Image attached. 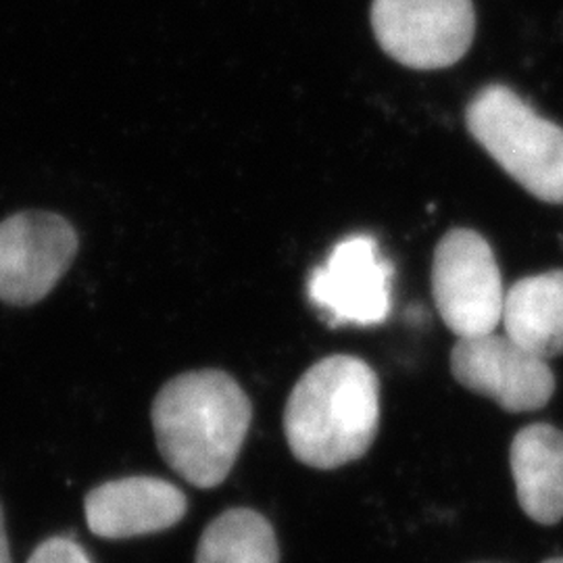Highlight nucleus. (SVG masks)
Wrapping results in <instances>:
<instances>
[{"instance_id": "20e7f679", "label": "nucleus", "mask_w": 563, "mask_h": 563, "mask_svg": "<svg viewBox=\"0 0 563 563\" xmlns=\"http://www.w3.org/2000/svg\"><path fill=\"white\" fill-rule=\"evenodd\" d=\"M432 295L446 328L460 339L497 330L504 320V280L483 234L465 228L444 234L434 251Z\"/></svg>"}, {"instance_id": "f03ea898", "label": "nucleus", "mask_w": 563, "mask_h": 563, "mask_svg": "<svg viewBox=\"0 0 563 563\" xmlns=\"http://www.w3.org/2000/svg\"><path fill=\"white\" fill-rule=\"evenodd\" d=\"M284 434L292 455L316 470L357 462L380 426V380L353 355L313 363L284 407Z\"/></svg>"}, {"instance_id": "9d476101", "label": "nucleus", "mask_w": 563, "mask_h": 563, "mask_svg": "<svg viewBox=\"0 0 563 563\" xmlns=\"http://www.w3.org/2000/svg\"><path fill=\"white\" fill-rule=\"evenodd\" d=\"M509 460L523 514L544 526L562 522V430L549 423L526 426L511 443Z\"/></svg>"}, {"instance_id": "7ed1b4c3", "label": "nucleus", "mask_w": 563, "mask_h": 563, "mask_svg": "<svg viewBox=\"0 0 563 563\" xmlns=\"http://www.w3.org/2000/svg\"><path fill=\"white\" fill-rule=\"evenodd\" d=\"M474 141L532 197L563 202V128L504 84L483 88L465 111Z\"/></svg>"}, {"instance_id": "1a4fd4ad", "label": "nucleus", "mask_w": 563, "mask_h": 563, "mask_svg": "<svg viewBox=\"0 0 563 563\" xmlns=\"http://www.w3.org/2000/svg\"><path fill=\"white\" fill-rule=\"evenodd\" d=\"M188 501L176 484L155 476H128L92 488L84 499L86 523L107 541H125L174 528Z\"/></svg>"}, {"instance_id": "4468645a", "label": "nucleus", "mask_w": 563, "mask_h": 563, "mask_svg": "<svg viewBox=\"0 0 563 563\" xmlns=\"http://www.w3.org/2000/svg\"><path fill=\"white\" fill-rule=\"evenodd\" d=\"M0 563H13L11 547H9V537H7V528H4V511H2V505H0Z\"/></svg>"}, {"instance_id": "2eb2a0df", "label": "nucleus", "mask_w": 563, "mask_h": 563, "mask_svg": "<svg viewBox=\"0 0 563 563\" xmlns=\"http://www.w3.org/2000/svg\"><path fill=\"white\" fill-rule=\"evenodd\" d=\"M544 563H563V558H555V560H549V562Z\"/></svg>"}, {"instance_id": "f8f14e48", "label": "nucleus", "mask_w": 563, "mask_h": 563, "mask_svg": "<svg viewBox=\"0 0 563 563\" xmlns=\"http://www.w3.org/2000/svg\"><path fill=\"white\" fill-rule=\"evenodd\" d=\"M195 563H280L274 526L255 509L232 507L202 530Z\"/></svg>"}, {"instance_id": "423d86ee", "label": "nucleus", "mask_w": 563, "mask_h": 563, "mask_svg": "<svg viewBox=\"0 0 563 563\" xmlns=\"http://www.w3.org/2000/svg\"><path fill=\"white\" fill-rule=\"evenodd\" d=\"M78 232L51 211L0 222V301L30 307L53 292L78 255Z\"/></svg>"}, {"instance_id": "6e6552de", "label": "nucleus", "mask_w": 563, "mask_h": 563, "mask_svg": "<svg viewBox=\"0 0 563 563\" xmlns=\"http://www.w3.org/2000/svg\"><path fill=\"white\" fill-rule=\"evenodd\" d=\"M451 372L463 388L497 402L509 413L543 409L555 393L547 360L522 349L507 334L460 339L451 351Z\"/></svg>"}, {"instance_id": "39448f33", "label": "nucleus", "mask_w": 563, "mask_h": 563, "mask_svg": "<svg viewBox=\"0 0 563 563\" xmlns=\"http://www.w3.org/2000/svg\"><path fill=\"white\" fill-rule=\"evenodd\" d=\"M372 27L390 59L411 69H444L470 51L476 11L472 0H374Z\"/></svg>"}, {"instance_id": "0eeeda50", "label": "nucleus", "mask_w": 563, "mask_h": 563, "mask_svg": "<svg viewBox=\"0 0 563 563\" xmlns=\"http://www.w3.org/2000/svg\"><path fill=\"white\" fill-rule=\"evenodd\" d=\"M307 290L332 325H378L393 307V265L374 236L357 234L330 251Z\"/></svg>"}, {"instance_id": "9b49d317", "label": "nucleus", "mask_w": 563, "mask_h": 563, "mask_svg": "<svg viewBox=\"0 0 563 563\" xmlns=\"http://www.w3.org/2000/svg\"><path fill=\"white\" fill-rule=\"evenodd\" d=\"M505 334L541 360L563 355V269L528 276L505 292Z\"/></svg>"}, {"instance_id": "ddd939ff", "label": "nucleus", "mask_w": 563, "mask_h": 563, "mask_svg": "<svg viewBox=\"0 0 563 563\" xmlns=\"http://www.w3.org/2000/svg\"><path fill=\"white\" fill-rule=\"evenodd\" d=\"M27 563H92L80 544L67 537H53L36 547Z\"/></svg>"}, {"instance_id": "f257e3e1", "label": "nucleus", "mask_w": 563, "mask_h": 563, "mask_svg": "<svg viewBox=\"0 0 563 563\" xmlns=\"http://www.w3.org/2000/svg\"><path fill=\"white\" fill-rule=\"evenodd\" d=\"M253 407L222 369L186 372L162 386L151 422L163 460L197 488H216L241 455Z\"/></svg>"}]
</instances>
